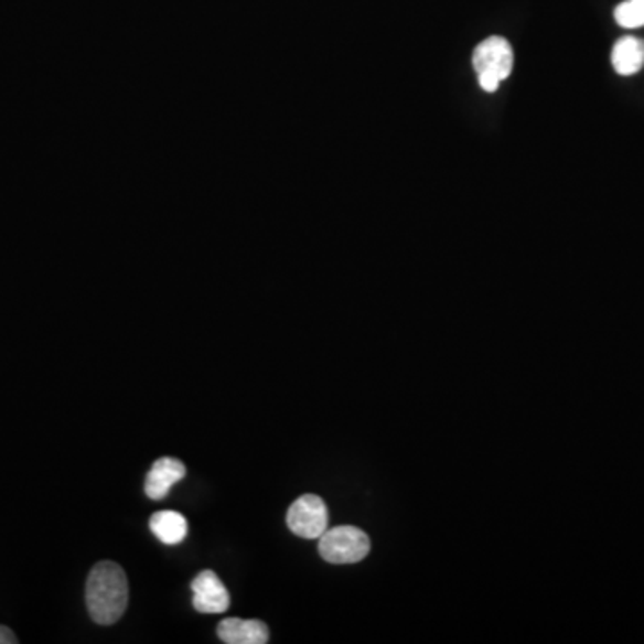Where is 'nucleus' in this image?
<instances>
[{
  "label": "nucleus",
  "mask_w": 644,
  "mask_h": 644,
  "mask_svg": "<svg viewBox=\"0 0 644 644\" xmlns=\"http://www.w3.org/2000/svg\"><path fill=\"white\" fill-rule=\"evenodd\" d=\"M128 577L119 564H95L86 582V605L92 620L99 625H114L128 609Z\"/></svg>",
  "instance_id": "obj_1"
},
{
  "label": "nucleus",
  "mask_w": 644,
  "mask_h": 644,
  "mask_svg": "<svg viewBox=\"0 0 644 644\" xmlns=\"http://www.w3.org/2000/svg\"><path fill=\"white\" fill-rule=\"evenodd\" d=\"M473 67L479 74V83L483 92L494 94L502 80L511 76L514 67V53L511 43L503 36H491L479 43L474 49Z\"/></svg>",
  "instance_id": "obj_2"
},
{
  "label": "nucleus",
  "mask_w": 644,
  "mask_h": 644,
  "mask_svg": "<svg viewBox=\"0 0 644 644\" xmlns=\"http://www.w3.org/2000/svg\"><path fill=\"white\" fill-rule=\"evenodd\" d=\"M369 551V537L356 526H335L319 537V554L330 564L361 562Z\"/></svg>",
  "instance_id": "obj_3"
},
{
  "label": "nucleus",
  "mask_w": 644,
  "mask_h": 644,
  "mask_svg": "<svg viewBox=\"0 0 644 644\" xmlns=\"http://www.w3.org/2000/svg\"><path fill=\"white\" fill-rule=\"evenodd\" d=\"M328 523L330 514L326 503L318 494L298 497L287 512V526L303 539H319L328 530Z\"/></svg>",
  "instance_id": "obj_4"
},
{
  "label": "nucleus",
  "mask_w": 644,
  "mask_h": 644,
  "mask_svg": "<svg viewBox=\"0 0 644 644\" xmlns=\"http://www.w3.org/2000/svg\"><path fill=\"white\" fill-rule=\"evenodd\" d=\"M192 591H194V609L203 614H221L229 609V592L224 586L223 580L218 578L215 571H203L197 575L192 582Z\"/></svg>",
  "instance_id": "obj_5"
},
{
  "label": "nucleus",
  "mask_w": 644,
  "mask_h": 644,
  "mask_svg": "<svg viewBox=\"0 0 644 644\" xmlns=\"http://www.w3.org/2000/svg\"><path fill=\"white\" fill-rule=\"evenodd\" d=\"M185 476L186 468L181 460L171 459V457L157 460L146 479V494L151 500H163L175 483Z\"/></svg>",
  "instance_id": "obj_6"
},
{
  "label": "nucleus",
  "mask_w": 644,
  "mask_h": 644,
  "mask_svg": "<svg viewBox=\"0 0 644 644\" xmlns=\"http://www.w3.org/2000/svg\"><path fill=\"white\" fill-rule=\"evenodd\" d=\"M217 635L228 644H266L269 643V629L260 620H240L228 618L221 621Z\"/></svg>",
  "instance_id": "obj_7"
},
{
  "label": "nucleus",
  "mask_w": 644,
  "mask_h": 644,
  "mask_svg": "<svg viewBox=\"0 0 644 644\" xmlns=\"http://www.w3.org/2000/svg\"><path fill=\"white\" fill-rule=\"evenodd\" d=\"M612 67L620 76H634L644 67V40L637 36H623L612 47Z\"/></svg>",
  "instance_id": "obj_8"
},
{
  "label": "nucleus",
  "mask_w": 644,
  "mask_h": 644,
  "mask_svg": "<svg viewBox=\"0 0 644 644\" xmlns=\"http://www.w3.org/2000/svg\"><path fill=\"white\" fill-rule=\"evenodd\" d=\"M151 530L163 545H180L189 534V523L180 512L161 511L151 517Z\"/></svg>",
  "instance_id": "obj_9"
},
{
  "label": "nucleus",
  "mask_w": 644,
  "mask_h": 644,
  "mask_svg": "<svg viewBox=\"0 0 644 644\" xmlns=\"http://www.w3.org/2000/svg\"><path fill=\"white\" fill-rule=\"evenodd\" d=\"M614 19L623 29H640L644 25V0H625L614 10Z\"/></svg>",
  "instance_id": "obj_10"
},
{
  "label": "nucleus",
  "mask_w": 644,
  "mask_h": 644,
  "mask_svg": "<svg viewBox=\"0 0 644 644\" xmlns=\"http://www.w3.org/2000/svg\"><path fill=\"white\" fill-rule=\"evenodd\" d=\"M19 640L14 637L13 632L8 626L0 625V644H17Z\"/></svg>",
  "instance_id": "obj_11"
}]
</instances>
